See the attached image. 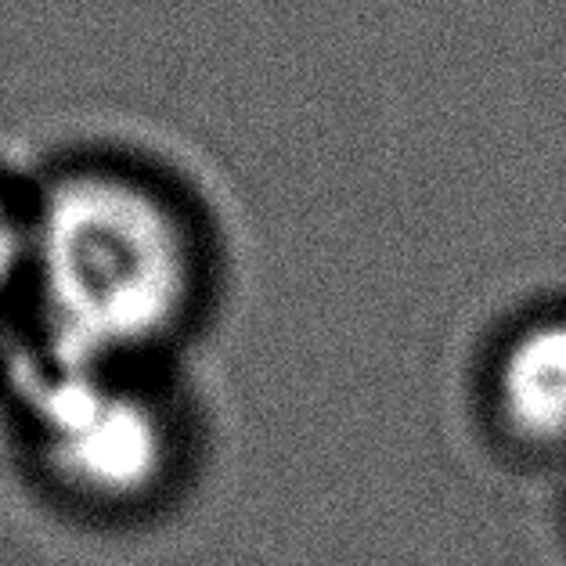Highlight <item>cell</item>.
<instances>
[{
  "instance_id": "6da1fadb",
  "label": "cell",
  "mask_w": 566,
  "mask_h": 566,
  "mask_svg": "<svg viewBox=\"0 0 566 566\" xmlns=\"http://www.w3.org/2000/svg\"><path fill=\"white\" fill-rule=\"evenodd\" d=\"M48 361L127 368L185 333L202 253L185 210L151 181L76 167L30 206V271Z\"/></svg>"
},
{
  "instance_id": "277c9868",
  "label": "cell",
  "mask_w": 566,
  "mask_h": 566,
  "mask_svg": "<svg viewBox=\"0 0 566 566\" xmlns=\"http://www.w3.org/2000/svg\"><path fill=\"white\" fill-rule=\"evenodd\" d=\"M30 271V210H19L0 191V300Z\"/></svg>"
},
{
  "instance_id": "7a4b0ae2",
  "label": "cell",
  "mask_w": 566,
  "mask_h": 566,
  "mask_svg": "<svg viewBox=\"0 0 566 566\" xmlns=\"http://www.w3.org/2000/svg\"><path fill=\"white\" fill-rule=\"evenodd\" d=\"M25 419L48 476L87 505L137 509L174 476L177 433L167 408L119 368L44 357L25 386Z\"/></svg>"
},
{
  "instance_id": "3957f363",
  "label": "cell",
  "mask_w": 566,
  "mask_h": 566,
  "mask_svg": "<svg viewBox=\"0 0 566 566\" xmlns=\"http://www.w3.org/2000/svg\"><path fill=\"white\" fill-rule=\"evenodd\" d=\"M494 411L523 444H566V317L523 325L494 361Z\"/></svg>"
}]
</instances>
